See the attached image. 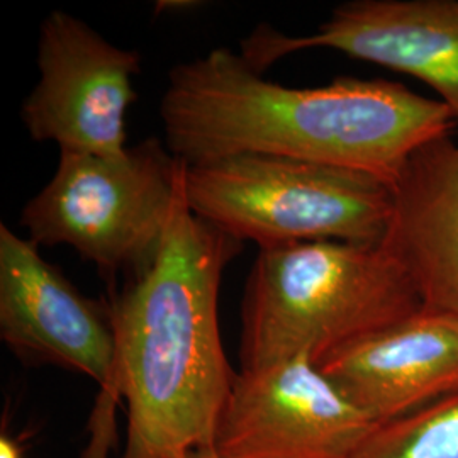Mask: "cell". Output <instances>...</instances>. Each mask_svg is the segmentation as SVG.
I'll return each mask as SVG.
<instances>
[{
  "label": "cell",
  "instance_id": "13",
  "mask_svg": "<svg viewBox=\"0 0 458 458\" xmlns=\"http://www.w3.org/2000/svg\"><path fill=\"white\" fill-rule=\"evenodd\" d=\"M0 458H24L21 443L5 431L0 435Z\"/></svg>",
  "mask_w": 458,
  "mask_h": 458
},
{
  "label": "cell",
  "instance_id": "5",
  "mask_svg": "<svg viewBox=\"0 0 458 458\" xmlns=\"http://www.w3.org/2000/svg\"><path fill=\"white\" fill-rule=\"evenodd\" d=\"M183 166L157 138L117 157L60 153L19 223L36 246H72L106 277H136L164 243Z\"/></svg>",
  "mask_w": 458,
  "mask_h": 458
},
{
  "label": "cell",
  "instance_id": "12",
  "mask_svg": "<svg viewBox=\"0 0 458 458\" xmlns=\"http://www.w3.org/2000/svg\"><path fill=\"white\" fill-rule=\"evenodd\" d=\"M357 458H458V394L377 425Z\"/></svg>",
  "mask_w": 458,
  "mask_h": 458
},
{
  "label": "cell",
  "instance_id": "9",
  "mask_svg": "<svg viewBox=\"0 0 458 458\" xmlns=\"http://www.w3.org/2000/svg\"><path fill=\"white\" fill-rule=\"evenodd\" d=\"M311 48L336 49L421 81L458 123V0H350L308 36L262 24L242 41L240 55L263 73Z\"/></svg>",
  "mask_w": 458,
  "mask_h": 458
},
{
  "label": "cell",
  "instance_id": "6",
  "mask_svg": "<svg viewBox=\"0 0 458 458\" xmlns=\"http://www.w3.org/2000/svg\"><path fill=\"white\" fill-rule=\"evenodd\" d=\"M31 240L0 226V338L31 367H58L98 386L83 457L109 458L114 440L115 333L111 306L83 295Z\"/></svg>",
  "mask_w": 458,
  "mask_h": 458
},
{
  "label": "cell",
  "instance_id": "11",
  "mask_svg": "<svg viewBox=\"0 0 458 458\" xmlns=\"http://www.w3.org/2000/svg\"><path fill=\"white\" fill-rule=\"evenodd\" d=\"M382 246L410 276L423 308L458 316V143L418 149L393 183Z\"/></svg>",
  "mask_w": 458,
  "mask_h": 458
},
{
  "label": "cell",
  "instance_id": "7",
  "mask_svg": "<svg viewBox=\"0 0 458 458\" xmlns=\"http://www.w3.org/2000/svg\"><path fill=\"white\" fill-rule=\"evenodd\" d=\"M39 82L21 107L36 143L60 153L117 157L128 149L126 115L141 56L115 47L82 19L53 11L41 22Z\"/></svg>",
  "mask_w": 458,
  "mask_h": 458
},
{
  "label": "cell",
  "instance_id": "3",
  "mask_svg": "<svg viewBox=\"0 0 458 458\" xmlns=\"http://www.w3.org/2000/svg\"><path fill=\"white\" fill-rule=\"evenodd\" d=\"M421 308L410 276L382 243L265 248L242 302V370L297 355L321 363Z\"/></svg>",
  "mask_w": 458,
  "mask_h": 458
},
{
  "label": "cell",
  "instance_id": "10",
  "mask_svg": "<svg viewBox=\"0 0 458 458\" xmlns=\"http://www.w3.org/2000/svg\"><path fill=\"white\" fill-rule=\"evenodd\" d=\"M319 369L376 423L458 394V316L421 308L327 357Z\"/></svg>",
  "mask_w": 458,
  "mask_h": 458
},
{
  "label": "cell",
  "instance_id": "8",
  "mask_svg": "<svg viewBox=\"0 0 458 458\" xmlns=\"http://www.w3.org/2000/svg\"><path fill=\"white\" fill-rule=\"evenodd\" d=\"M377 425L297 355L238 372L214 448L221 458H357Z\"/></svg>",
  "mask_w": 458,
  "mask_h": 458
},
{
  "label": "cell",
  "instance_id": "1",
  "mask_svg": "<svg viewBox=\"0 0 458 458\" xmlns=\"http://www.w3.org/2000/svg\"><path fill=\"white\" fill-rule=\"evenodd\" d=\"M160 115L165 145L185 165L259 153L357 170L391 187L418 149L457 123L440 98L403 83L340 77L287 87L229 48L172 68Z\"/></svg>",
  "mask_w": 458,
  "mask_h": 458
},
{
  "label": "cell",
  "instance_id": "2",
  "mask_svg": "<svg viewBox=\"0 0 458 458\" xmlns=\"http://www.w3.org/2000/svg\"><path fill=\"white\" fill-rule=\"evenodd\" d=\"M242 245L192 213L183 166L157 259L111 304L113 397L128 408L119 458H182L214 446L238 376L221 340L217 301Z\"/></svg>",
  "mask_w": 458,
  "mask_h": 458
},
{
  "label": "cell",
  "instance_id": "4",
  "mask_svg": "<svg viewBox=\"0 0 458 458\" xmlns=\"http://www.w3.org/2000/svg\"><path fill=\"white\" fill-rule=\"evenodd\" d=\"M185 197L197 217L260 250L377 245L393 211V187L374 175L259 153L185 165Z\"/></svg>",
  "mask_w": 458,
  "mask_h": 458
},
{
  "label": "cell",
  "instance_id": "14",
  "mask_svg": "<svg viewBox=\"0 0 458 458\" xmlns=\"http://www.w3.org/2000/svg\"><path fill=\"white\" fill-rule=\"evenodd\" d=\"M182 458H221L219 454L216 452L214 446H208V448H199L194 452H189L187 455H183Z\"/></svg>",
  "mask_w": 458,
  "mask_h": 458
}]
</instances>
